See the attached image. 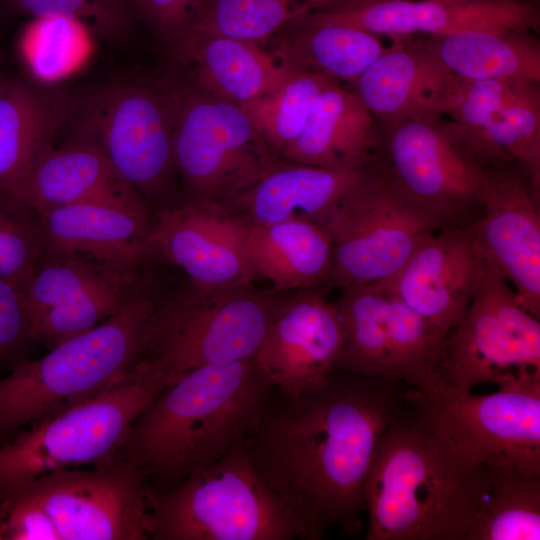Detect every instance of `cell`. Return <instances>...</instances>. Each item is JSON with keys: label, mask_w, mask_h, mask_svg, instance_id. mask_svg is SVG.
Wrapping results in <instances>:
<instances>
[{"label": "cell", "mask_w": 540, "mask_h": 540, "mask_svg": "<svg viewBox=\"0 0 540 540\" xmlns=\"http://www.w3.org/2000/svg\"><path fill=\"white\" fill-rule=\"evenodd\" d=\"M247 231L223 204L183 202L155 212L150 244L157 260L177 267L189 281L228 288L257 280L247 256Z\"/></svg>", "instance_id": "ac0fdd59"}, {"label": "cell", "mask_w": 540, "mask_h": 540, "mask_svg": "<svg viewBox=\"0 0 540 540\" xmlns=\"http://www.w3.org/2000/svg\"><path fill=\"white\" fill-rule=\"evenodd\" d=\"M0 10L8 15L32 19L74 18L90 33L113 41L125 36L133 14L130 7L116 0H0Z\"/></svg>", "instance_id": "74e56055"}, {"label": "cell", "mask_w": 540, "mask_h": 540, "mask_svg": "<svg viewBox=\"0 0 540 540\" xmlns=\"http://www.w3.org/2000/svg\"><path fill=\"white\" fill-rule=\"evenodd\" d=\"M332 82L318 74L289 70L272 91L241 107L282 159L301 134L317 96Z\"/></svg>", "instance_id": "e575fe53"}, {"label": "cell", "mask_w": 540, "mask_h": 540, "mask_svg": "<svg viewBox=\"0 0 540 540\" xmlns=\"http://www.w3.org/2000/svg\"><path fill=\"white\" fill-rule=\"evenodd\" d=\"M317 224L333 248L326 290L389 279L427 236L442 228L395 185L386 163Z\"/></svg>", "instance_id": "8fae6325"}, {"label": "cell", "mask_w": 540, "mask_h": 540, "mask_svg": "<svg viewBox=\"0 0 540 540\" xmlns=\"http://www.w3.org/2000/svg\"><path fill=\"white\" fill-rule=\"evenodd\" d=\"M158 262L119 267L49 309L34 325L36 343L52 348L115 315L160 279Z\"/></svg>", "instance_id": "1f68e13d"}, {"label": "cell", "mask_w": 540, "mask_h": 540, "mask_svg": "<svg viewBox=\"0 0 540 540\" xmlns=\"http://www.w3.org/2000/svg\"><path fill=\"white\" fill-rule=\"evenodd\" d=\"M9 489L39 503L60 540L148 539L146 478L118 454L89 470L57 469Z\"/></svg>", "instance_id": "5bb4252c"}, {"label": "cell", "mask_w": 540, "mask_h": 540, "mask_svg": "<svg viewBox=\"0 0 540 540\" xmlns=\"http://www.w3.org/2000/svg\"><path fill=\"white\" fill-rule=\"evenodd\" d=\"M409 385L333 370L295 393L272 387L246 449L269 488L322 536L362 528L377 443Z\"/></svg>", "instance_id": "6da1fadb"}, {"label": "cell", "mask_w": 540, "mask_h": 540, "mask_svg": "<svg viewBox=\"0 0 540 540\" xmlns=\"http://www.w3.org/2000/svg\"><path fill=\"white\" fill-rule=\"evenodd\" d=\"M380 153L395 185L444 227L471 226L480 216L481 168L442 119L381 125Z\"/></svg>", "instance_id": "9a60e30c"}, {"label": "cell", "mask_w": 540, "mask_h": 540, "mask_svg": "<svg viewBox=\"0 0 540 540\" xmlns=\"http://www.w3.org/2000/svg\"><path fill=\"white\" fill-rule=\"evenodd\" d=\"M490 469L470 466L438 432L415 389L375 448L364 484L366 540H466Z\"/></svg>", "instance_id": "7a4b0ae2"}, {"label": "cell", "mask_w": 540, "mask_h": 540, "mask_svg": "<svg viewBox=\"0 0 540 540\" xmlns=\"http://www.w3.org/2000/svg\"><path fill=\"white\" fill-rule=\"evenodd\" d=\"M484 259L470 226L444 227L427 236L392 277L375 284L448 333L477 289Z\"/></svg>", "instance_id": "d6986e66"}, {"label": "cell", "mask_w": 540, "mask_h": 540, "mask_svg": "<svg viewBox=\"0 0 540 540\" xmlns=\"http://www.w3.org/2000/svg\"><path fill=\"white\" fill-rule=\"evenodd\" d=\"M150 540H318L265 483L246 442L176 486L148 487Z\"/></svg>", "instance_id": "8992f818"}, {"label": "cell", "mask_w": 540, "mask_h": 540, "mask_svg": "<svg viewBox=\"0 0 540 540\" xmlns=\"http://www.w3.org/2000/svg\"><path fill=\"white\" fill-rule=\"evenodd\" d=\"M40 214L43 243L48 246L123 264L158 261L150 244L153 211L80 203Z\"/></svg>", "instance_id": "484cf974"}, {"label": "cell", "mask_w": 540, "mask_h": 540, "mask_svg": "<svg viewBox=\"0 0 540 540\" xmlns=\"http://www.w3.org/2000/svg\"><path fill=\"white\" fill-rule=\"evenodd\" d=\"M170 382L149 365L61 413L18 433L0 446V490L48 472L112 460L145 407Z\"/></svg>", "instance_id": "9c48e42d"}, {"label": "cell", "mask_w": 540, "mask_h": 540, "mask_svg": "<svg viewBox=\"0 0 540 540\" xmlns=\"http://www.w3.org/2000/svg\"><path fill=\"white\" fill-rule=\"evenodd\" d=\"M200 1V5H199V9L209 0H199ZM198 9V10H199ZM198 12V11H197Z\"/></svg>", "instance_id": "7bdbcfd3"}, {"label": "cell", "mask_w": 540, "mask_h": 540, "mask_svg": "<svg viewBox=\"0 0 540 540\" xmlns=\"http://www.w3.org/2000/svg\"><path fill=\"white\" fill-rule=\"evenodd\" d=\"M89 34L84 24L74 18L32 19L22 39L23 56L29 71L45 82L67 76L84 59Z\"/></svg>", "instance_id": "d590c367"}, {"label": "cell", "mask_w": 540, "mask_h": 540, "mask_svg": "<svg viewBox=\"0 0 540 540\" xmlns=\"http://www.w3.org/2000/svg\"><path fill=\"white\" fill-rule=\"evenodd\" d=\"M380 156L377 121L353 90L332 82L317 96L301 134L282 160L349 167L372 163Z\"/></svg>", "instance_id": "d4e9b609"}, {"label": "cell", "mask_w": 540, "mask_h": 540, "mask_svg": "<svg viewBox=\"0 0 540 540\" xmlns=\"http://www.w3.org/2000/svg\"><path fill=\"white\" fill-rule=\"evenodd\" d=\"M173 109V155L184 202L224 204L282 160L245 110L165 74Z\"/></svg>", "instance_id": "ba28073f"}, {"label": "cell", "mask_w": 540, "mask_h": 540, "mask_svg": "<svg viewBox=\"0 0 540 540\" xmlns=\"http://www.w3.org/2000/svg\"><path fill=\"white\" fill-rule=\"evenodd\" d=\"M116 1H118V2H120V3H122V4H124V5H126V6H128V7H130L131 10H132V1H133V0H116ZM132 12H133V11H132Z\"/></svg>", "instance_id": "b9f144b4"}, {"label": "cell", "mask_w": 540, "mask_h": 540, "mask_svg": "<svg viewBox=\"0 0 540 540\" xmlns=\"http://www.w3.org/2000/svg\"><path fill=\"white\" fill-rule=\"evenodd\" d=\"M69 141L98 148L156 212L182 204L166 76L128 79L75 102Z\"/></svg>", "instance_id": "52a82bcc"}, {"label": "cell", "mask_w": 540, "mask_h": 540, "mask_svg": "<svg viewBox=\"0 0 540 540\" xmlns=\"http://www.w3.org/2000/svg\"><path fill=\"white\" fill-rule=\"evenodd\" d=\"M33 344L36 341L24 292L0 276V369H11L28 358Z\"/></svg>", "instance_id": "f35d334b"}, {"label": "cell", "mask_w": 540, "mask_h": 540, "mask_svg": "<svg viewBox=\"0 0 540 540\" xmlns=\"http://www.w3.org/2000/svg\"><path fill=\"white\" fill-rule=\"evenodd\" d=\"M310 12L307 0H209L184 36H223L262 43Z\"/></svg>", "instance_id": "836d02e7"}, {"label": "cell", "mask_w": 540, "mask_h": 540, "mask_svg": "<svg viewBox=\"0 0 540 540\" xmlns=\"http://www.w3.org/2000/svg\"><path fill=\"white\" fill-rule=\"evenodd\" d=\"M272 387L254 358L192 369L151 400L117 454L151 490L170 489L246 442Z\"/></svg>", "instance_id": "3957f363"}, {"label": "cell", "mask_w": 540, "mask_h": 540, "mask_svg": "<svg viewBox=\"0 0 540 540\" xmlns=\"http://www.w3.org/2000/svg\"><path fill=\"white\" fill-rule=\"evenodd\" d=\"M170 50L182 76L239 106L272 91L289 72L273 52L252 41L184 36Z\"/></svg>", "instance_id": "cb8c5ba5"}, {"label": "cell", "mask_w": 540, "mask_h": 540, "mask_svg": "<svg viewBox=\"0 0 540 540\" xmlns=\"http://www.w3.org/2000/svg\"><path fill=\"white\" fill-rule=\"evenodd\" d=\"M325 288L293 292L269 326L254 359L273 388L295 393L333 371L343 331Z\"/></svg>", "instance_id": "ffe728a7"}, {"label": "cell", "mask_w": 540, "mask_h": 540, "mask_svg": "<svg viewBox=\"0 0 540 540\" xmlns=\"http://www.w3.org/2000/svg\"><path fill=\"white\" fill-rule=\"evenodd\" d=\"M481 213L470 226L483 256L540 318V189L517 164L481 168Z\"/></svg>", "instance_id": "2e32d148"}, {"label": "cell", "mask_w": 540, "mask_h": 540, "mask_svg": "<svg viewBox=\"0 0 540 540\" xmlns=\"http://www.w3.org/2000/svg\"><path fill=\"white\" fill-rule=\"evenodd\" d=\"M199 5V0H133L132 11L171 48L188 28Z\"/></svg>", "instance_id": "60d3db41"}, {"label": "cell", "mask_w": 540, "mask_h": 540, "mask_svg": "<svg viewBox=\"0 0 540 540\" xmlns=\"http://www.w3.org/2000/svg\"><path fill=\"white\" fill-rule=\"evenodd\" d=\"M12 191L39 213L80 203L155 212L98 148L79 141L54 147Z\"/></svg>", "instance_id": "603a6c76"}, {"label": "cell", "mask_w": 540, "mask_h": 540, "mask_svg": "<svg viewBox=\"0 0 540 540\" xmlns=\"http://www.w3.org/2000/svg\"><path fill=\"white\" fill-rule=\"evenodd\" d=\"M292 293L254 283L209 288L185 277L172 286L165 283L145 329L139 362L172 383L195 368L254 358Z\"/></svg>", "instance_id": "5b68a950"}, {"label": "cell", "mask_w": 540, "mask_h": 540, "mask_svg": "<svg viewBox=\"0 0 540 540\" xmlns=\"http://www.w3.org/2000/svg\"><path fill=\"white\" fill-rule=\"evenodd\" d=\"M384 166L349 167L283 161L223 205L248 226L291 219L319 223L342 199Z\"/></svg>", "instance_id": "7402d4cb"}, {"label": "cell", "mask_w": 540, "mask_h": 540, "mask_svg": "<svg viewBox=\"0 0 540 540\" xmlns=\"http://www.w3.org/2000/svg\"><path fill=\"white\" fill-rule=\"evenodd\" d=\"M246 251L256 279L268 280L274 291L326 289L332 270V242L313 221L291 219L248 226Z\"/></svg>", "instance_id": "83f0119b"}, {"label": "cell", "mask_w": 540, "mask_h": 540, "mask_svg": "<svg viewBox=\"0 0 540 540\" xmlns=\"http://www.w3.org/2000/svg\"><path fill=\"white\" fill-rule=\"evenodd\" d=\"M540 476L490 469L477 519L466 540H539Z\"/></svg>", "instance_id": "d6a6232c"}, {"label": "cell", "mask_w": 540, "mask_h": 540, "mask_svg": "<svg viewBox=\"0 0 540 540\" xmlns=\"http://www.w3.org/2000/svg\"><path fill=\"white\" fill-rule=\"evenodd\" d=\"M309 14L392 39L540 30L539 3L526 0H341Z\"/></svg>", "instance_id": "e0dca14e"}, {"label": "cell", "mask_w": 540, "mask_h": 540, "mask_svg": "<svg viewBox=\"0 0 540 540\" xmlns=\"http://www.w3.org/2000/svg\"><path fill=\"white\" fill-rule=\"evenodd\" d=\"M75 101L25 81L0 84V187L15 189L55 147Z\"/></svg>", "instance_id": "4316f807"}, {"label": "cell", "mask_w": 540, "mask_h": 540, "mask_svg": "<svg viewBox=\"0 0 540 540\" xmlns=\"http://www.w3.org/2000/svg\"><path fill=\"white\" fill-rule=\"evenodd\" d=\"M450 134L480 168L517 164L540 189V84L518 82L481 128L464 135Z\"/></svg>", "instance_id": "4dcf8cb0"}, {"label": "cell", "mask_w": 540, "mask_h": 540, "mask_svg": "<svg viewBox=\"0 0 540 540\" xmlns=\"http://www.w3.org/2000/svg\"><path fill=\"white\" fill-rule=\"evenodd\" d=\"M3 79H4V78H2V77L0 76V84H1V82H2Z\"/></svg>", "instance_id": "f6af8a7d"}, {"label": "cell", "mask_w": 540, "mask_h": 540, "mask_svg": "<svg viewBox=\"0 0 540 540\" xmlns=\"http://www.w3.org/2000/svg\"><path fill=\"white\" fill-rule=\"evenodd\" d=\"M273 53L289 70L353 82L386 49L380 36L317 19L309 12L275 35Z\"/></svg>", "instance_id": "f1b7e54d"}, {"label": "cell", "mask_w": 540, "mask_h": 540, "mask_svg": "<svg viewBox=\"0 0 540 540\" xmlns=\"http://www.w3.org/2000/svg\"><path fill=\"white\" fill-rule=\"evenodd\" d=\"M161 291L156 283L94 328L37 359L24 358L0 380V446L26 427L104 391L139 362Z\"/></svg>", "instance_id": "277c9868"}, {"label": "cell", "mask_w": 540, "mask_h": 540, "mask_svg": "<svg viewBox=\"0 0 540 540\" xmlns=\"http://www.w3.org/2000/svg\"><path fill=\"white\" fill-rule=\"evenodd\" d=\"M42 248L41 214L14 191L0 187V276L25 294Z\"/></svg>", "instance_id": "8d00e7d4"}, {"label": "cell", "mask_w": 540, "mask_h": 540, "mask_svg": "<svg viewBox=\"0 0 540 540\" xmlns=\"http://www.w3.org/2000/svg\"><path fill=\"white\" fill-rule=\"evenodd\" d=\"M526 1H530V2H535V3H539V0H526Z\"/></svg>", "instance_id": "ee69618b"}, {"label": "cell", "mask_w": 540, "mask_h": 540, "mask_svg": "<svg viewBox=\"0 0 540 540\" xmlns=\"http://www.w3.org/2000/svg\"><path fill=\"white\" fill-rule=\"evenodd\" d=\"M418 41L460 78L540 84V41L534 32H466Z\"/></svg>", "instance_id": "f546056e"}, {"label": "cell", "mask_w": 540, "mask_h": 540, "mask_svg": "<svg viewBox=\"0 0 540 540\" xmlns=\"http://www.w3.org/2000/svg\"><path fill=\"white\" fill-rule=\"evenodd\" d=\"M334 304L343 339L333 370L417 390L436 382L448 333L375 283L342 288Z\"/></svg>", "instance_id": "4fadbf2b"}, {"label": "cell", "mask_w": 540, "mask_h": 540, "mask_svg": "<svg viewBox=\"0 0 540 540\" xmlns=\"http://www.w3.org/2000/svg\"><path fill=\"white\" fill-rule=\"evenodd\" d=\"M485 258V257H484ZM540 378V323L519 303L498 269L484 259L477 289L448 332L436 379L457 393Z\"/></svg>", "instance_id": "30bf717a"}, {"label": "cell", "mask_w": 540, "mask_h": 540, "mask_svg": "<svg viewBox=\"0 0 540 540\" xmlns=\"http://www.w3.org/2000/svg\"><path fill=\"white\" fill-rule=\"evenodd\" d=\"M416 396L438 432L467 464L540 476V378L490 394L457 393L436 380Z\"/></svg>", "instance_id": "7c38bea8"}, {"label": "cell", "mask_w": 540, "mask_h": 540, "mask_svg": "<svg viewBox=\"0 0 540 540\" xmlns=\"http://www.w3.org/2000/svg\"><path fill=\"white\" fill-rule=\"evenodd\" d=\"M459 80L418 40L408 37L393 39L352 85L375 120L389 125L442 119Z\"/></svg>", "instance_id": "44dd1931"}, {"label": "cell", "mask_w": 540, "mask_h": 540, "mask_svg": "<svg viewBox=\"0 0 540 540\" xmlns=\"http://www.w3.org/2000/svg\"><path fill=\"white\" fill-rule=\"evenodd\" d=\"M0 540H60L47 512L19 489L0 491Z\"/></svg>", "instance_id": "ab89813d"}]
</instances>
